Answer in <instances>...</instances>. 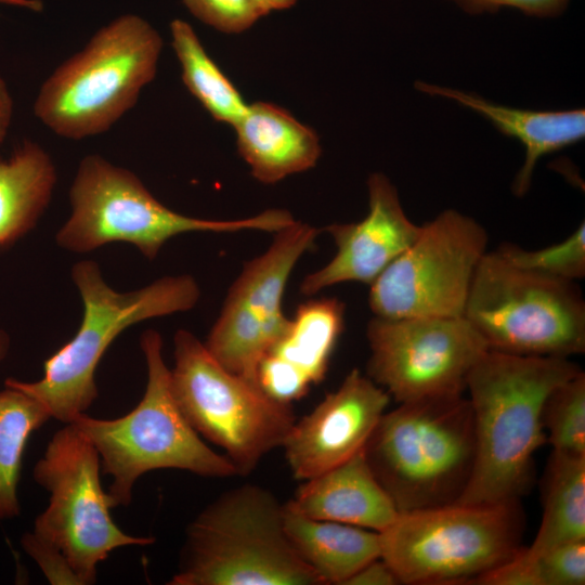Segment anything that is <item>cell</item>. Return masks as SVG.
<instances>
[{"label":"cell","mask_w":585,"mask_h":585,"mask_svg":"<svg viewBox=\"0 0 585 585\" xmlns=\"http://www.w3.org/2000/svg\"><path fill=\"white\" fill-rule=\"evenodd\" d=\"M259 10L261 16L272 11L285 10L291 8L297 0H252Z\"/></svg>","instance_id":"34"},{"label":"cell","mask_w":585,"mask_h":585,"mask_svg":"<svg viewBox=\"0 0 585 585\" xmlns=\"http://www.w3.org/2000/svg\"><path fill=\"white\" fill-rule=\"evenodd\" d=\"M494 252L518 269L575 282L585 276V224L582 222L564 240L541 249L504 243Z\"/></svg>","instance_id":"27"},{"label":"cell","mask_w":585,"mask_h":585,"mask_svg":"<svg viewBox=\"0 0 585 585\" xmlns=\"http://www.w3.org/2000/svg\"><path fill=\"white\" fill-rule=\"evenodd\" d=\"M542 421L552 451L585 455V374L557 386L547 396Z\"/></svg>","instance_id":"26"},{"label":"cell","mask_w":585,"mask_h":585,"mask_svg":"<svg viewBox=\"0 0 585 585\" xmlns=\"http://www.w3.org/2000/svg\"><path fill=\"white\" fill-rule=\"evenodd\" d=\"M366 375L396 402L463 394L489 351L464 316H374L367 324Z\"/></svg>","instance_id":"13"},{"label":"cell","mask_w":585,"mask_h":585,"mask_svg":"<svg viewBox=\"0 0 585 585\" xmlns=\"http://www.w3.org/2000/svg\"><path fill=\"white\" fill-rule=\"evenodd\" d=\"M51 416L35 399L13 387L0 391V520L20 515L17 484L31 433Z\"/></svg>","instance_id":"25"},{"label":"cell","mask_w":585,"mask_h":585,"mask_svg":"<svg viewBox=\"0 0 585 585\" xmlns=\"http://www.w3.org/2000/svg\"><path fill=\"white\" fill-rule=\"evenodd\" d=\"M390 400L367 375L351 369L285 439L282 447L295 479H311L363 451Z\"/></svg>","instance_id":"15"},{"label":"cell","mask_w":585,"mask_h":585,"mask_svg":"<svg viewBox=\"0 0 585 585\" xmlns=\"http://www.w3.org/2000/svg\"><path fill=\"white\" fill-rule=\"evenodd\" d=\"M485 229L447 209L369 285L375 316H464L476 270L487 252Z\"/></svg>","instance_id":"12"},{"label":"cell","mask_w":585,"mask_h":585,"mask_svg":"<svg viewBox=\"0 0 585 585\" xmlns=\"http://www.w3.org/2000/svg\"><path fill=\"white\" fill-rule=\"evenodd\" d=\"M464 317L489 350L556 358L585 351V301L575 282L518 269L494 251L476 270Z\"/></svg>","instance_id":"9"},{"label":"cell","mask_w":585,"mask_h":585,"mask_svg":"<svg viewBox=\"0 0 585 585\" xmlns=\"http://www.w3.org/2000/svg\"><path fill=\"white\" fill-rule=\"evenodd\" d=\"M161 50L148 22L134 14L117 17L46 79L34 103L36 117L69 140L106 132L154 80Z\"/></svg>","instance_id":"5"},{"label":"cell","mask_w":585,"mask_h":585,"mask_svg":"<svg viewBox=\"0 0 585 585\" xmlns=\"http://www.w3.org/2000/svg\"><path fill=\"white\" fill-rule=\"evenodd\" d=\"M56 169L38 143L25 141L0 159V249L27 234L47 209L56 183Z\"/></svg>","instance_id":"22"},{"label":"cell","mask_w":585,"mask_h":585,"mask_svg":"<svg viewBox=\"0 0 585 585\" xmlns=\"http://www.w3.org/2000/svg\"><path fill=\"white\" fill-rule=\"evenodd\" d=\"M400 581L391 567L376 558L359 569L343 585H398Z\"/></svg>","instance_id":"32"},{"label":"cell","mask_w":585,"mask_h":585,"mask_svg":"<svg viewBox=\"0 0 585 585\" xmlns=\"http://www.w3.org/2000/svg\"><path fill=\"white\" fill-rule=\"evenodd\" d=\"M318 233L296 220L275 233L263 253L244 264L204 342L225 369L259 385L261 360L290 325L283 310L289 276Z\"/></svg>","instance_id":"14"},{"label":"cell","mask_w":585,"mask_h":585,"mask_svg":"<svg viewBox=\"0 0 585 585\" xmlns=\"http://www.w3.org/2000/svg\"><path fill=\"white\" fill-rule=\"evenodd\" d=\"M581 370L569 358L493 350L476 363L466 380L476 455L469 482L456 502L500 503L528 493L534 453L546 442L544 403L557 386Z\"/></svg>","instance_id":"1"},{"label":"cell","mask_w":585,"mask_h":585,"mask_svg":"<svg viewBox=\"0 0 585 585\" xmlns=\"http://www.w3.org/2000/svg\"><path fill=\"white\" fill-rule=\"evenodd\" d=\"M72 278L83 304L76 335L44 362L41 379L4 381V386L28 394L64 424L86 413L98 398L96 366L125 329L148 318L188 311L200 296L191 275L164 276L136 290L116 291L92 260L74 264Z\"/></svg>","instance_id":"3"},{"label":"cell","mask_w":585,"mask_h":585,"mask_svg":"<svg viewBox=\"0 0 585 585\" xmlns=\"http://www.w3.org/2000/svg\"><path fill=\"white\" fill-rule=\"evenodd\" d=\"M283 522L292 547L324 585H343L380 557L379 532L307 517L289 500L283 505Z\"/></svg>","instance_id":"21"},{"label":"cell","mask_w":585,"mask_h":585,"mask_svg":"<svg viewBox=\"0 0 585 585\" xmlns=\"http://www.w3.org/2000/svg\"><path fill=\"white\" fill-rule=\"evenodd\" d=\"M289 502L307 517L376 532L388 528L399 515L370 470L364 451L304 480Z\"/></svg>","instance_id":"18"},{"label":"cell","mask_w":585,"mask_h":585,"mask_svg":"<svg viewBox=\"0 0 585 585\" xmlns=\"http://www.w3.org/2000/svg\"><path fill=\"white\" fill-rule=\"evenodd\" d=\"M344 327V303L337 298L308 300L297 308L286 334L258 368L260 387L291 404L321 382Z\"/></svg>","instance_id":"17"},{"label":"cell","mask_w":585,"mask_h":585,"mask_svg":"<svg viewBox=\"0 0 585 585\" xmlns=\"http://www.w3.org/2000/svg\"><path fill=\"white\" fill-rule=\"evenodd\" d=\"M10 336L9 334L0 328V363L4 360L6 356L9 349H10Z\"/></svg>","instance_id":"36"},{"label":"cell","mask_w":585,"mask_h":585,"mask_svg":"<svg viewBox=\"0 0 585 585\" xmlns=\"http://www.w3.org/2000/svg\"><path fill=\"white\" fill-rule=\"evenodd\" d=\"M0 3L24 8L36 12L42 10V3L40 0H0Z\"/></svg>","instance_id":"35"},{"label":"cell","mask_w":585,"mask_h":585,"mask_svg":"<svg viewBox=\"0 0 585 585\" xmlns=\"http://www.w3.org/2000/svg\"><path fill=\"white\" fill-rule=\"evenodd\" d=\"M21 543L51 584L82 585L66 556L55 545L42 540L34 532L25 533Z\"/></svg>","instance_id":"30"},{"label":"cell","mask_w":585,"mask_h":585,"mask_svg":"<svg viewBox=\"0 0 585 585\" xmlns=\"http://www.w3.org/2000/svg\"><path fill=\"white\" fill-rule=\"evenodd\" d=\"M233 128L239 155L252 177L264 184L307 171L321 156L315 131L272 103L249 104Z\"/></svg>","instance_id":"20"},{"label":"cell","mask_w":585,"mask_h":585,"mask_svg":"<svg viewBox=\"0 0 585 585\" xmlns=\"http://www.w3.org/2000/svg\"><path fill=\"white\" fill-rule=\"evenodd\" d=\"M535 585H584L585 540L567 542L537 554L523 546Z\"/></svg>","instance_id":"28"},{"label":"cell","mask_w":585,"mask_h":585,"mask_svg":"<svg viewBox=\"0 0 585 585\" xmlns=\"http://www.w3.org/2000/svg\"><path fill=\"white\" fill-rule=\"evenodd\" d=\"M417 90L453 100L480 114L503 134L523 144L525 158L512 191L521 197L530 188L537 161L545 155L581 141L585 135V110H529L493 103L474 93L417 81Z\"/></svg>","instance_id":"19"},{"label":"cell","mask_w":585,"mask_h":585,"mask_svg":"<svg viewBox=\"0 0 585 585\" xmlns=\"http://www.w3.org/2000/svg\"><path fill=\"white\" fill-rule=\"evenodd\" d=\"M585 540V455L551 452L544 478L543 516L526 549L542 552Z\"/></svg>","instance_id":"23"},{"label":"cell","mask_w":585,"mask_h":585,"mask_svg":"<svg viewBox=\"0 0 585 585\" xmlns=\"http://www.w3.org/2000/svg\"><path fill=\"white\" fill-rule=\"evenodd\" d=\"M385 412L364 446L399 512L455 503L471 477L476 442L463 394L414 399Z\"/></svg>","instance_id":"2"},{"label":"cell","mask_w":585,"mask_h":585,"mask_svg":"<svg viewBox=\"0 0 585 585\" xmlns=\"http://www.w3.org/2000/svg\"><path fill=\"white\" fill-rule=\"evenodd\" d=\"M283 505L266 489L222 493L190 523L170 585H324L292 547Z\"/></svg>","instance_id":"6"},{"label":"cell","mask_w":585,"mask_h":585,"mask_svg":"<svg viewBox=\"0 0 585 585\" xmlns=\"http://www.w3.org/2000/svg\"><path fill=\"white\" fill-rule=\"evenodd\" d=\"M183 2L196 18L227 34L243 32L261 17L252 0H183Z\"/></svg>","instance_id":"29"},{"label":"cell","mask_w":585,"mask_h":585,"mask_svg":"<svg viewBox=\"0 0 585 585\" xmlns=\"http://www.w3.org/2000/svg\"><path fill=\"white\" fill-rule=\"evenodd\" d=\"M170 32L187 90L213 119L234 126L248 108L242 94L208 55L188 23L173 20Z\"/></svg>","instance_id":"24"},{"label":"cell","mask_w":585,"mask_h":585,"mask_svg":"<svg viewBox=\"0 0 585 585\" xmlns=\"http://www.w3.org/2000/svg\"><path fill=\"white\" fill-rule=\"evenodd\" d=\"M524 526L520 499L399 512L379 532L380 557L400 584H474L523 546Z\"/></svg>","instance_id":"8"},{"label":"cell","mask_w":585,"mask_h":585,"mask_svg":"<svg viewBox=\"0 0 585 585\" xmlns=\"http://www.w3.org/2000/svg\"><path fill=\"white\" fill-rule=\"evenodd\" d=\"M141 349L147 384L140 403L115 419L83 413L72 421L94 445L103 473L113 478L106 492L112 508L129 505L136 480L152 470L180 469L205 478L238 476L229 457L210 448L179 408L160 334L144 332Z\"/></svg>","instance_id":"4"},{"label":"cell","mask_w":585,"mask_h":585,"mask_svg":"<svg viewBox=\"0 0 585 585\" xmlns=\"http://www.w3.org/2000/svg\"><path fill=\"white\" fill-rule=\"evenodd\" d=\"M100 468L98 451L73 422L53 434L34 467L35 481L50 498L32 532L63 551L82 585L95 583L98 564L113 550L155 542L129 535L114 522Z\"/></svg>","instance_id":"11"},{"label":"cell","mask_w":585,"mask_h":585,"mask_svg":"<svg viewBox=\"0 0 585 585\" xmlns=\"http://www.w3.org/2000/svg\"><path fill=\"white\" fill-rule=\"evenodd\" d=\"M14 114V101L6 82L0 76V143L8 135Z\"/></svg>","instance_id":"33"},{"label":"cell","mask_w":585,"mask_h":585,"mask_svg":"<svg viewBox=\"0 0 585 585\" xmlns=\"http://www.w3.org/2000/svg\"><path fill=\"white\" fill-rule=\"evenodd\" d=\"M171 389L195 431L221 447L238 476L252 472L271 451L282 447L296 421L291 404L225 369L191 332L173 338Z\"/></svg>","instance_id":"10"},{"label":"cell","mask_w":585,"mask_h":585,"mask_svg":"<svg viewBox=\"0 0 585 585\" xmlns=\"http://www.w3.org/2000/svg\"><path fill=\"white\" fill-rule=\"evenodd\" d=\"M367 188L365 218L325 226L337 250L328 263L302 280V295L313 296L344 282L370 285L420 234L421 225L406 216L395 186L384 173H372Z\"/></svg>","instance_id":"16"},{"label":"cell","mask_w":585,"mask_h":585,"mask_svg":"<svg viewBox=\"0 0 585 585\" xmlns=\"http://www.w3.org/2000/svg\"><path fill=\"white\" fill-rule=\"evenodd\" d=\"M471 14L496 12L500 8H516L532 16L546 17L561 13L569 0H452Z\"/></svg>","instance_id":"31"},{"label":"cell","mask_w":585,"mask_h":585,"mask_svg":"<svg viewBox=\"0 0 585 585\" xmlns=\"http://www.w3.org/2000/svg\"><path fill=\"white\" fill-rule=\"evenodd\" d=\"M72 212L55 236L69 251L89 252L110 243H128L153 260L172 237L192 232L276 233L296 220L285 209L211 220L188 217L160 203L132 171L98 154L81 159L69 191Z\"/></svg>","instance_id":"7"}]
</instances>
